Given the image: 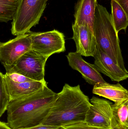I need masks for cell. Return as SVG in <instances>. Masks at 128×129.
<instances>
[{"instance_id":"21","label":"cell","mask_w":128,"mask_h":129,"mask_svg":"<svg viewBox=\"0 0 128 129\" xmlns=\"http://www.w3.org/2000/svg\"><path fill=\"white\" fill-rule=\"evenodd\" d=\"M17 129H63L61 126H55L48 125L40 124L38 125L29 128H24Z\"/></svg>"},{"instance_id":"3","label":"cell","mask_w":128,"mask_h":129,"mask_svg":"<svg viewBox=\"0 0 128 129\" xmlns=\"http://www.w3.org/2000/svg\"><path fill=\"white\" fill-rule=\"evenodd\" d=\"M94 33L97 45L116 64L127 71L120 46V42L111 14L103 5L98 4L95 10Z\"/></svg>"},{"instance_id":"22","label":"cell","mask_w":128,"mask_h":129,"mask_svg":"<svg viewBox=\"0 0 128 129\" xmlns=\"http://www.w3.org/2000/svg\"><path fill=\"white\" fill-rule=\"evenodd\" d=\"M116 2L128 14V0H113Z\"/></svg>"},{"instance_id":"25","label":"cell","mask_w":128,"mask_h":129,"mask_svg":"<svg viewBox=\"0 0 128 129\" xmlns=\"http://www.w3.org/2000/svg\"></svg>"},{"instance_id":"16","label":"cell","mask_w":128,"mask_h":129,"mask_svg":"<svg viewBox=\"0 0 128 129\" xmlns=\"http://www.w3.org/2000/svg\"><path fill=\"white\" fill-rule=\"evenodd\" d=\"M112 19L116 32L122 30L126 31L128 25V14L120 5L113 0L111 1Z\"/></svg>"},{"instance_id":"18","label":"cell","mask_w":128,"mask_h":129,"mask_svg":"<svg viewBox=\"0 0 128 129\" xmlns=\"http://www.w3.org/2000/svg\"><path fill=\"white\" fill-rule=\"evenodd\" d=\"M10 101L4 75L0 71V118L7 111Z\"/></svg>"},{"instance_id":"19","label":"cell","mask_w":128,"mask_h":129,"mask_svg":"<svg viewBox=\"0 0 128 129\" xmlns=\"http://www.w3.org/2000/svg\"><path fill=\"white\" fill-rule=\"evenodd\" d=\"M61 127L63 129H109L91 125L85 121L74 123Z\"/></svg>"},{"instance_id":"4","label":"cell","mask_w":128,"mask_h":129,"mask_svg":"<svg viewBox=\"0 0 128 129\" xmlns=\"http://www.w3.org/2000/svg\"><path fill=\"white\" fill-rule=\"evenodd\" d=\"M48 0H19L11 23V33L15 36L31 31L39 23Z\"/></svg>"},{"instance_id":"7","label":"cell","mask_w":128,"mask_h":129,"mask_svg":"<svg viewBox=\"0 0 128 129\" xmlns=\"http://www.w3.org/2000/svg\"><path fill=\"white\" fill-rule=\"evenodd\" d=\"M90 102L91 105L86 113L84 121L91 125L115 129L112 103L95 96L90 99Z\"/></svg>"},{"instance_id":"23","label":"cell","mask_w":128,"mask_h":129,"mask_svg":"<svg viewBox=\"0 0 128 129\" xmlns=\"http://www.w3.org/2000/svg\"><path fill=\"white\" fill-rule=\"evenodd\" d=\"M0 129H12L8 125L7 123L0 121Z\"/></svg>"},{"instance_id":"8","label":"cell","mask_w":128,"mask_h":129,"mask_svg":"<svg viewBox=\"0 0 128 129\" xmlns=\"http://www.w3.org/2000/svg\"><path fill=\"white\" fill-rule=\"evenodd\" d=\"M31 49V41L29 33L17 36L6 42H0V62L5 68L10 67Z\"/></svg>"},{"instance_id":"9","label":"cell","mask_w":128,"mask_h":129,"mask_svg":"<svg viewBox=\"0 0 128 129\" xmlns=\"http://www.w3.org/2000/svg\"><path fill=\"white\" fill-rule=\"evenodd\" d=\"M72 28L76 52L82 56L93 57L97 45L94 31L85 23L79 25L73 23Z\"/></svg>"},{"instance_id":"13","label":"cell","mask_w":128,"mask_h":129,"mask_svg":"<svg viewBox=\"0 0 128 129\" xmlns=\"http://www.w3.org/2000/svg\"><path fill=\"white\" fill-rule=\"evenodd\" d=\"M92 92L109 99L114 103L128 99L127 90L119 83L111 84L106 82L98 83L94 86Z\"/></svg>"},{"instance_id":"17","label":"cell","mask_w":128,"mask_h":129,"mask_svg":"<svg viewBox=\"0 0 128 129\" xmlns=\"http://www.w3.org/2000/svg\"><path fill=\"white\" fill-rule=\"evenodd\" d=\"M19 0H0V22L13 20Z\"/></svg>"},{"instance_id":"11","label":"cell","mask_w":128,"mask_h":129,"mask_svg":"<svg viewBox=\"0 0 128 129\" xmlns=\"http://www.w3.org/2000/svg\"><path fill=\"white\" fill-rule=\"evenodd\" d=\"M70 67L79 71L86 82L94 86L96 83L106 82L94 65L85 61L77 52H70L66 56Z\"/></svg>"},{"instance_id":"15","label":"cell","mask_w":128,"mask_h":129,"mask_svg":"<svg viewBox=\"0 0 128 129\" xmlns=\"http://www.w3.org/2000/svg\"><path fill=\"white\" fill-rule=\"evenodd\" d=\"M115 129H128V99L112 104Z\"/></svg>"},{"instance_id":"1","label":"cell","mask_w":128,"mask_h":129,"mask_svg":"<svg viewBox=\"0 0 128 129\" xmlns=\"http://www.w3.org/2000/svg\"><path fill=\"white\" fill-rule=\"evenodd\" d=\"M57 95V93L46 85L34 94L11 101L7 110V123L12 129L29 128L41 124Z\"/></svg>"},{"instance_id":"6","label":"cell","mask_w":128,"mask_h":129,"mask_svg":"<svg viewBox=\"0 0 128 129\" xmlns=\"http://www.w3.org/2000/svg\"><path fill=\"white\" fill-rule=\"evenodd\" d=\"M28 33L31 41V50L41 56L49 58L54 54L65 51L64 35L58 30Z\"/></svg>"},{"instance_id":"14","label":"cell","mask_w":128,"mask_h":129,"mask_svg":"<svg viewBox=\"0 0 128 129\" xmlns=\"http://www.w3.org/2000/svg\"><path fill=\"white\" fill-rule=\"evenodd\" d=\"M97 0H78L75 5V24L85 23L94 31V25Z\"/></svg>"},{"instance_id":"10","label":"cell","mask_w":128,"mask_h":129,"mask_svg":"<svg viewBox=\"0 0 128 129\" xmlns=\"http://www.w3.org/2000/svg\"><path fill=\"white\" fill-rule=\"evenodd\" d=\"M93 57L94 58V65L98 72L109 77L112 81L119 82L128 78V71H125L116 64L97 45Z\"/></svg>"},{"instance_id":"24","label":"cell","mask_w":128,"mask_h":129,"mask_svg":"<svg viewBox=\"0 0 128 129\" xmlns=\"http://www.w3.org/2000/svg\"></svg>"},{"instance_id":"2","label":"cell","mask_w":128,"mask_h":129,"mask_svg":"<svg viewBox=\"0 0 128 129\" xmlns=\"http://www.w3.org/2000/svg\"><path fill=\"white\" fill-rule=\"evenodd\" d=\"M91 105L79 85L72 86L66 83L57 93L52 107L41 124L61 127L84 121Z\"/></svg>"},{"instance_id":"5","label":"cell","mask_w":128,"mask_h":129,"mask_svg":"<svg viewBox=\"0 0 128 129\" xmlns=\"http://www.w3.org/2000/svg\"><path fill=\"white\" fill-rule=\"evenodd\" d=\"M48 58L31 49L13 65L5 68L6 73H16L35 81L44 82L45 65Z\"/></svg>"},{"instance_id":"12","label":"cell","mask_w":128,"mask_h":129,"mask_svg":"<svg viewBox=\"0 0 128 129\" xmlns=\"http://www.w3.org/2000/svg\"><path fill=\"white\" fill-rule=\"evenodd\" d=\"M6 87L11 101L28 96L41 90L46 85V81H33L16 83L4 75Z\"/></svg>"},{"instance_id":"20","label":"cell","mask_w":128,"mask_h":129,"mask_svg":"<svg viewBox=\"0 0 128 129\" xmlns=\"http://www.w3.org/2000/svg\"><path fill=\"white\" fill-rule=\"evenodd\" d=\"M5 75L11 80L16 83L25 82L33 81V80L26 77L25 76L16 73H5Z\"/></svg>"}]
</instances>
